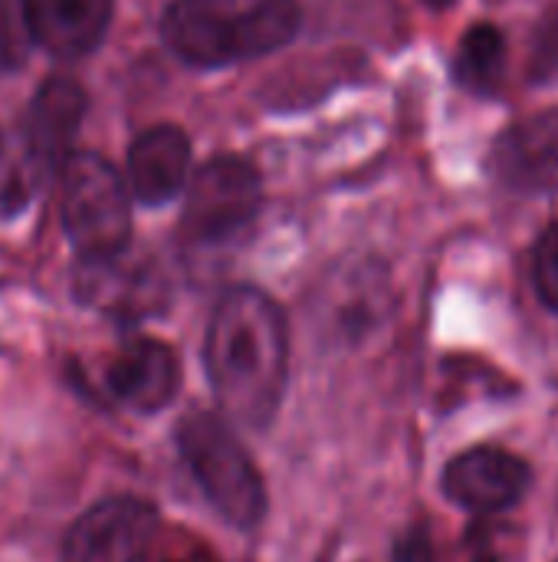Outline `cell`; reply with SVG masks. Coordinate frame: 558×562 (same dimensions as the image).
I'll use <instances>...</instances> for the list:
<instances>
[{"label": "cell", "mask_w": 558, "mask_h": 562, "mask_svg": "<svg viewBox=\"0 0 558 562\" xmlns=\"http://www.w3.org/2000/svg\"><path fill=\"white\" fill-rule=\"evenodd\" d=\"M178 448L201 484L204 497L217 507V514L240 530H250L266 514V487L224 415L194 412L178 425Z\"/></svg>", "instance_id": "obj_3"}, {"label": "cell", "mask_w": 558, "mask_h": 562, "mask_svg": "<svg viewBox=\"0 0 558 562\" xmlns=\"http://www.w3.org/2000/svg\"><path fill=\"white\" fill-rule=\"evenodd\" d=\"M556 562H558V560H556Z\"/></svg>", "instance_id": "obj_21"}, {"label": "cell", "mask_w": 558, "mask_h": 562, "mask_svg": "<svg viewBox=\"0 0 558 562\" xmlns=\"http://www.w3.org/2000/svg\"><path fill=\"white\" fill-rule=\"evenodd\" d=\"M204 362L220 412L237 425L266 428L289 379L283 310L253 286L224 293L210 316Z\"/></svg>", "instance_id": "obj_1"}, {"label": "cell", "mask_w": 558, "mask_h": 562, "mask_svg": "<svg viewBox=\"0 0 558 562\" xmlns=\"http://www.w3.org/2000/svg\"><path fill=\"white\" fill-rule=\"evenodd\" d=\"M30 33L53 56L79 59L92 53L109 26L112 0H20Z\"/></svg>", "instance_id": "obj_12"}, {"label": "cell", "mask_w": 558, "mask_h": 562, "mask_svg": "<svg viewBox=\"0 0 558 562\" xmlns=\"http://www.w3.org/2000/svg\"><path fill=\"white\" fill-rule=\"evenodd\" d=\"M506 63V43L497 26L477 23L464 40L457 53V79L474 92H493L503 79Z\"/></svg>", "instance_id": "obj_14"}, {"label": "cell", "mask_w": 558, "mask_h": 562, "mask_svg": "<svg viewBox=\"0 0 558 562\" xmlns=\"http://www.w3.org/2000/svg\"><path fill=\"white\" fill-rule=\"evenodd\" d=\"M82 112H86V92L72 79L53 76L39 86V92L33 95L26 109L20 142L39 161L43 171L66 161V151L82 122Z\"/></svg>", "instance_id": "obj_11"}, {"label": "cell", "mask_w": 558, "mask_h": 562, "mask_svg": "<svg viewBox=\"0 0 558 562\" xmlns=\"http://www.w3.org/2000/svg\"><path fill=\"white\" fill-rule=\"evenodd\" d=\"M520 533L510 524L483 520L467 533V553L470 562H516L520 557Z\"/></svg>", "instance_id": "obj_16"}, {"label": "cell", "mask_w": 558, "mask_h": 562, "mask_svg": "<svg viewBox=\"0 0 558 562\" xmlns=\"http://www.w3.org/2000/svg\"><path fill=\"white\" fill-rule=\"evenodd\" d=\"M33 33L20 0H0V72L23 66Z\"/></svg>", "instance_id": "obj_17"}, {"label": "cell", "mask_w": 558, "mask_h": 562, "mask_svg": "<svg viewBox=\"0 0 558 562\" xmlns=\"http://www.w3.org/2000/svg\"><path fill=\"white\" fill-rule=\"evenodd\" d=\"M536 286L546 306L558 313V224H553L536 247Z\"/></svg>", "instance_id": "obj_18"}, {"label": "cell", "mask_w": 558, "mask_h": 562, "mask_svg": "<svg viewBox=\"0 0 558 562\" xmlns=\"http://www.w3.org/2000/svg\"><path fill=\"white\" fill-rule=\"evenodd\" d=\"M299 30L296 0H174L161 33L194 66H227L280 49Z\"/></svg>", "instance_id": "obj_2"}, {"label": "cell", "mask_w": 558, "mask_h": 562, "mask_svg": "<svg viewBox=\"0 0 558 562\" xmlns=\"http://www.w3.org/2000/svg\"><path fill=\"white\" fill-rule=\"evenodd\" d=\"M529 481H533V471L523 458L493 445H480V448L457 454L447 464L444 494L457 507L490 517V514L513 507L526 494Z\"/></svg>", "instance_id": "obj_8"}, {"label": "cell", "mask_w": 558, "mask_h": 562, "mask_svg": "<svg viewBox=\"0 0 558 562\" xmlns=\"http://www.w3.org/2000/svg\"><path fill=\"white\" fill-rule=\"evenodd\" d=\"M428 3H434V7H451L454 0H428Z\"/></svg>", "instance_id": "obj_20"}, {"label": "cell", "mask_w": 558, "mask_h": 562, "mask_svg": "<svg viewBox=\"0 0 558 562\" xmlns=\"http://www.w3.org/2000/svg\"><path fill=\"white\" fill-rule=\"evenodd\" d=\"M191 168V142L178 125L145 128L128 148V191L145 204L171 201Z\"/></svg>", "instance_id": "obj_13"}, {"label": "cell", "mask_w": 558, "mask_h": 562, "mask_svg": "<svg viewBox=\"0 0 558 562\" xmlns=\"http://www.w3.org/2000/svg\"><path fill=\"white\" fill-rule=\"evenodd\" d=\"M122 175L99 155H69L59 165V207L69 240L82 257H102L128 247L132 204Z\"/></svg>", "instance_id": "obj_4"}, {"label": "cell", "mask_w": 558, "mask_h": 562, "mask_svg": "<svg viewBox=\"0 0 558 562\" xmlns=\"http://www.w3.org/2000/svg\"><path fill=\"white\" fill-rule=\"evenodd\" d=\"M533 76L536 79L558 76V7L539 23L536 46H533Z\"/></svg>", "instance_id": "obj_19"}, {"label": "cell", "mask_w": 558, "mask_h": 562, "mask_svg": "<svg viewBox=\"0 0 558 562\" xmlns=\"http://www.w3.org/2000/svg\"><path fill=\"white\" fill-rule=\"evenodd\" d=\"M39 161L23 148V142L3 148L0 145V217L16 214L39 184Z\"/></svg>", "instance_id": "obj_15"}, {"label": "cell", "mask_w": 558, "mask_h": 562, "mask_svg": "<svg viewBox=\"0 0 558 562\" xmlns=\"http://www.w3.org/2000/svg\"><path fill=\"white\" fill-rule=\"evenodd\" d=\"M155 540V504L141 497H109L66 530L62 562H145Z\"/></svg>", "instance_id": "obj_6"}, {"label": "cell", "mask_w": 558, "mask_h": 562, "mask_svg": "<svg viewBox=\"0 0 558 562\" xmlns=\"http://www.w3.org/2000/svg\"><path fill=\"white\" fill-rule=\"evenodd\" d=\"M493 175L523 194L558 188V105L510 125L493 148Z\"/></svg>", "instance_id": "obj_10"}, {"label": "cell", "mask_w": 558, "mask_h": 562, "mask_svg": "<svg viewBox=\"0 0 558 562\" xmlns=\"http://www.w3.org/2000/svg\"><path fill=\"white\" fill-rule=\"evenodd\" d=\"M260 175L237 155L210 158L187 184L181 231L194 244H217L240 234L260 211Z\"/></svg>", "instance_id": "obj_5"}, {"label": "cell", "mask_w": 558, "mask_h": 562, "mask_svg": "<svg viewBox=\"0 0 558 562\" xmlns=\"http://www.w3.org/2000/svg\"><path fill=\"white\" fill-rule=\"evenodd\" d=\"M181 385V362L171 346L158 339H132L125 342L109 369H105V389L109 395L141 415H151L164 408Z\"/></svg>", "instance_id": "obj_9"}, {"label": "cell", "mask_w": 558, "mask_h": 562, "mask_svg": "<svg viewBox=\"0 0 558 562\" xmlns=\"http://www.w3.org/2000/svg\"><path fill=\"white\" fill-rule=\"evenodd\" d=\"M76 296L102 313L138 319L164 306V280L151 260L132 257L128 247L102 257H82L76 270Z\"/></svg>", "instance_id": "obj_7"}]
</instances>
